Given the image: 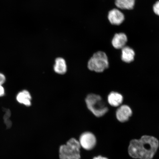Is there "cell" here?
Masks as SVG:
<instances>
[{"mask_svg":"<svg viewBox=\"0 0 159 159\" xmlns=\"http://www.w3.org/2000/svg\"><path fill=\"white\" fill-rule=\"evenodd\" d=\"M132 115V109L127 105H122L116 111V118L121 122H127Z\"/></svg>","mask_w":159,"mask_h":159,"instance_id":"8992f818","label":"cell"},{"mask_svg":"<svg viewBox=\"0 0 159 159\" xmlns=\"http://www.w3.org/2000/svg\"><path fill=\"white\" fill-rule=\"evenodd\" d=\"M158 139L152 136L144 135L139 139L131 140L128 153L132 158L138 159H152L159 148Z\"/></svg>","mask_w":159,"mask_h":159,"instance_id":"6da1fadb","label":"cell"},{"mask_svg":"<svg viewBox=\"0 0 159 159\" xmlns=\"http://www.w3.org/2000/svg\"><path fill=\"white\" fill-rule=\"evenodd\" d=\"M93 159H108L105 157H102L101 156H99L97 157H95Z\"/></svg>","mask_w":159,"mask_h":159,"instance_id":"ac0fdd59","label":"cell"},{"mask_svg":"<svg viewBox=\"0 0 159 159\" xmlns=\"http://www.w3.org/2000/svg\"><path fill=\"white\" fill-rule=\"evenodd\" d=\"M136 0H115L116 7L122 9L130 10L134 8Z\"/></svg>","mask_w":159,"mask_h":159,"instance_id":"4fadbf2b","label":"cell"},{"mask_svg":"<svg viewBox=\"0 0 159 159\" xmlns=\"http://www.w3.org/2000/svg\"><path fill=\"white\" fill-rule=\"evenodd\" d=\"M78 141L81 148L87 151L93 150L97 144L96 137L89 132H85L81 134Z\"/></svg>","mask_w":159,"mask_h":159,"instance_id":"5b68a950","label":"cell"},{"mask_svg":"<svg viewBox=\"0 0 159 159\" xmlns=\"http://www.w3.org/2000/svg\"><path fill=\"white\" fill-rule=\"evenodd\" d=\"M108 19L111 24L119 25L124 21L125 17L124 14L119 9H114L109 11Z\"/></svg>","mask_w":159,"mask_h":159,"instance_id":"52a82bcc","label":"cell"},{"mask_svg":"<svg viewBox=\"0 0 159 159\" xmlns=\"http://www.w3.org/2000/svg\"><path fill=\"white\" fill-rule=\"evenodd\" d=\"M11 115V111L9 109L6 110V114L4 116V119L5 122L7 127H11V121L9 120V118Z\"/></svg>","mask_w":159,"mask_h":159,"instance_id":"5bb4252c","label":"cell"},{"mask_svg":"<svg viewBox=\"0 0 159 159\" xmlns=\"http://www.w3.org/2000/svg\"><path fill=\"white\" fill-rule=\"evenodd\" d=\"M81 147L78 140L71 138L59 149V159H80Z\"/></svg>","mask_w":159,"mask_h":159,"instance_id":"7a4b0ae2","label":"cell"},{"mask_svg":"<svg viewBox=\"0 0 159 159\" xmlns=\"http://www.w3.org/2000/svg\"><path fill=\"white\" fill-rule=\"evenodd\" d=\"M85 101L87 108L95 116L102 117L108 112V107L98 95L89 94L86 97Z\"/></svg>","mask_w":159,"mask_h":159,"instance_id":"3957f363","label":"cell"},{"mask_svg":"<svg viewBox=\"0 0 159 159\" xmlns=\"http://www.w3.org/2000/svg\"><path fill=\"white\" fill-rule=\"evenodd\" d=\"M6 80L5 75L0 73V85H2L5 83Z\"/></svg>","mask_w":159,"mask_h":159,"instance_id":"2e32d148","label":"cell"},{"mask_svg":"<svg viewBox=\"0 0 159 159\" xmlns=\"http://www.w3.org/2000/svg\"><path fill=\"white\" fill-rule=\"evenodd\" d=\"M108 57L105 52L98 51L95 53L89 59L87 64L88 69L97 73L103 72L108 68Z\"/></svg>","mask_w":159,"mask_h":159,"instance_id":"277c9868","label":"cell"},{"mask_svg":"<svg viewBox=\"0 0 159 159\" xmlns=\"http://www.w3.org/2000/svg\"><path fill=\"white\" fill-rule=\"evenodd\" d=\"M53 70L57 74L63 75L66 73L67 66L65 60L62 57H59L56 59Z\"/></svg>","mask_w":159,"mask_h":159,"instance_id":"30bf717a","label":"cell"},{"mask_svg":"<svg viewBox=\"0 0 159 159\" xmlns=\"http://www.w3.org/2000/svg\"><path fill=\"white\" fill-rule=\"evenodd\" d=\"M16 98L20 104L25 106H30L31 105L32 97L29 91L27 90H23L18 93Z\"/></svg>","mask_w":159,"mask_h":159,"instance_id":"9c48e42d","label":"cell"},{"mask_svg":"<svg viewBox=\"0 0 159 159\" xmlns=\"http://www.w3.org/2000/svg\"><path fill=\"white\" fill-rule=\"evenodd\" d=\"M5 94V90L2 85H0V97H3Z\"/></svg>","mask_w":159,"mask_h":159,"instance_id":"e0dca14e","label":"cell"},{"mask_svg":"<svg viewBox=\"0 0 159 159\" xmlns=\"http://www.w3.org/2000/svg\"><path fill=\"white\" fill-rule=\"evenodd\" d=\"M153 11L156 14L159 16V1L157 2L154 5Z\"/></svg>","mask_w":159,"mask_h":159,"instance_id":"9a60e30c","label":"cell"},{"mask_svg":"<svg viewBox=\"0 0 159 159\" xmlns=\"http://www.w3.org/2000/svg\"><path fill=\"white\" fill-rule=\"evenodd\" d=\"M123 99L122 95L116 92H111L108 97L109 104L111 106L114 107H118L122 104Z\"/></svg>","mask_w":159,"mask_h":159,"instance_id":"8fae6325","label":"cell"},{"mask_svg":"<svg viewBox=\"0 0 159 159\" xmlns=\"http://www.w3.org/2000/svg\"><path fill=\"white\" fill-rule=\"evenodd\" d=\"M134 50L129 47L125 46L122 48L121 58L126 63H130L134 61L135 56Z\"/></svg>","mask_w":159,"mask_h":159,"instance_id":"7c38bea8","label":"cell"},{"mask_svg":"<svg viewBox=\"0 0 159 159\" xmlns=\"http://www.w3.org/2000/svg\"><path fill=\"white\" fill-rule=\"evenodd\" d=\"M128 40L126 34L123 33H119L115 34L112 39V44L115 48L122 49L125 47Z\"/></svg>","mask_w":159,"mask_h":159,"instance_id":"ba28073f","label":"cell"}]
</instances>
